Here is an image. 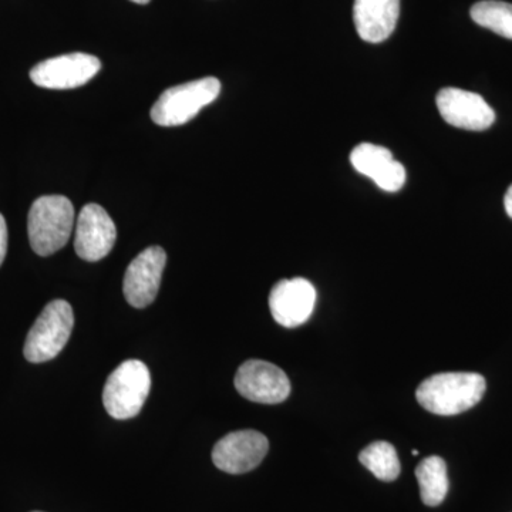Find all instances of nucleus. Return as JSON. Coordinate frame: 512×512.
<instances>
[{"instance_id":"obj_3","label":"nucleus","mask_w":512,"mask_h":512,"mask_svg":"<svg viewBox=\"0 0 512 512\" xmlns=\"http://www.w3.org/2000/svg\"><path fill=\"white\" fill-rule=\"evenodd\" d=\"M151 389L150 370L141 360H126L107 379L103 403L116 420L136 417L143 409Z\"/></svg>"},{"instance_id":"obj_2","label":"nucleus","mask_w":512,"mask_h":512,"mask_svg":"<svg viewBox=\"0 0 512 512\" xmlns=\"http://www.w3.org/2000/svg\"><path fill=\"white\" fill-rule=\"evenodd\" d=\"M73 227L74 207L69 198L63 195L37 198L29 211L30 247L37 255H53L69 242Z\"/></svg>"},{"instance_id":"obj_13","label":"nucleus","mask_w":512,"mask_h":512,"mask_svg":"<svg viewBox=\"0 0 512 512\" xmlns=\"http://www.w3.org/2000/svg\"><path fill=\"white\" fill-rule=\"evenodd\" d=\"M350 163L357 173L372 178L380 190L396 192L402 190L406 183V168L394 160L393 154L382 146L359 144L350 154Z\"/></svg>"},{"instance_id":"obj_8","label":"nucleus","mask_w":512,"mask_h":512,"mask_svg":"<svg viewBox=\"0 0 512 512\" xmlns=\"http://www.w3.org/2000/svg\"><path fill=\"white\" fill-rule=\"evenodd\" d=\"M268 450L269 441L259 431H234L215 444L212 461L225 473L244 474L258 467Z\"/></svg>"},{"instance_id":"obj_15","label":"nucleus","mask_w":512,"mask_h":512,"mask_svg":"<svg viewBox=\"0 0 512 512\" xmlns=\"http://www.w3.org/2000/svg\"><path fill=\"white\" fill-rule=\"evenodd\" d=\"M420 497L429 507H437L446 500L448 493L447 464L439 456H430L421 460L416 468Z\"/></svg>"},{"instance_id":"obj_16","label":"nucleus","mask_w":512,"mask_h":512,"mask_svg":"<svg viewBox=\"0 0 512 512\" xmlns=\"http://www.w3.org/2000/svg\"><path fill=\"white\" fill-rule=\"evenodd\" d=\"M359 460L373 476L382 481H394L402 471L396 448L387 441L369 444L360 451Z\"/></svg>"},{"instance_id":"obj_6","label":"nucleus","mask_w":512,"mask_h":512,"mask_svg":"<svg viewBox=\"0 0 512 512\" xmlns=\"http://www.w3.org/2000/svg\"><path fill=\"white\" fill-rule=\"evenodd\" d=\"M101 62L87 53H70L36 64L30 70V79L39 87L69 90L84 86L100 72Z\"/></svg>"},{"instance_id":"obj_9","label":"nucleus","mask_w":512,"mask_h":512,"mask_svg":"<svg viewBox=\"0 0 512 512\" xmlns=\"http://www.w3.org/2000/svg\"><path fill=\"white\" fill-rule=\"evenodd\" d=\"M165 264L167 254L161 247L144 249L131 261L123 281L124 296L131 306L143 309L156 301Z\"/></svg>"},{"instance_id":"obj_12","label":"nucleus","mask_w":512,"mask_h":512,"mask_svg":"<svg viewBox=\"0 0 512 512\" xmlns=\"http://www.w3.org/2000/svg\"><path fill=\"white\" fill-rule=\"evenodd\" d=\"M315 305V286L303 278L279 281L269 295L272 316L288 329L298 328L311 318Z\"/></svg>"},{"instance_id":"obj_11","label":"nucleus","mask_w":512,"mask_h":512,"mask_svg":"<svg viewBox=\"0 0 512 512\" xmlns=\"http://www.w3.org/2000/svg\"><path fill=\"white\" fill-rule=\"evenodd\" d=\"M437 109L450 126L470 131H484L493 126L494 110L477 93L447 87L437 94Z\"/></svg>"},{"instance_id":"obj_17","label":"nucleus","mask_w":512,"mask_h":512,"mask_svg":"<svg viewBox=\"0 0 512 512\" xmlns=\"http://www.w3.org/2000/svg\"><path fill=\"white\" fill-rule=\"evenodd\" d=\"M471 19L485 29L512 40V5L500 0H483L470 10Z\"/></svg>"},{"instance_id":"obj_20","label":"nucleus","mask_w":512,"mask_h":512,"mask_svg":"<svg viewBox=\"0 0 512 512\" xmlns=\"http://www.w3.org/2000/svg\"><path fill=\"white\" fill-rule=\"evenodd\" d=\"M131 2L138 3V5H147L150 0H131Z\"/></svg>"},{"instance_id":"obj_1","label":"nucleus","mask_w":512,"mask_h":512,"mask_svg":"<svg viewBox=\"0 0 512 512\" xmlns=\"http://www.w3.org/2000/svg\"><path fill=\"white\" fill-rule=\"evenodd\" d=\"M487 383L478 373H439L417 389V402L437 416H456L473 409L483 399Z\"/></svg>"},{"instance_id":"obj_14","label":"nucleus","mask_w":512,"mask_h":512,"mask_svg":"<svg viewBox=\"0 0 512 512\" xmlns=\"http://www.w3.org/2000/svg\"><path fill=\"white\" fill-rule=\"evenodd\" d=\"M400 0H355L353 22L357 35L367 43H382L396 29Z\"/></svg>"},{"instance_id":"obj_19","label":"nucleus","mask_w":512,"mask_h":512,"mask_svg":"<svg viewBox=\"0 0 512 512\" xmlns=\"http://www.w3.org/2000/svg\"><path fill=\"white\" fill-rule=\"evenodd\" d=\"M504 207L505 211H507L508 217L512 220V185L508 188L507 194H505Z\"/></svg>"},{"instance_id":"obj_18","label":"nucleus","mask_w":512,"mask_h":512,"mask_svg":"<svg viewBox=\"0 0 512 512\" xmlns=\"http://www.w3.org/2000/svg\"><path fill=\"white\" fill-rule=\"evenodd\" d=\"M8 252V225H6L5 218L0 214V266L6 258Z\"/></svg>"},{"instance_id":"obj_5","label":"nucleus","mask_w":512,"mask_h":512,"mask_svg":"<svg viewBox=\"0 0 512 512\" xmlns=\"http://www.w3.org/2000/svg\"><path fill=\"white\" fill-rule=\"evenodd\" d=\"M74 326V313L63 299L50 302L29 330L25 343L26 359L30 363H45L55 359L69 342Z\"/></svg>"},{"instance_id":"obj_7","label":"nucleus","mask_w":512,"mask_h":512,"mask_svg":"<svg viewBox=\"0 0 512 512\" xmlns=\"http://www.w3.org/2000/svg\"><path fill=\"white\" fill-rule=\"evenodd\" d=\"M238 393L251 402L278 404L291 394V382L284 370L265 360H248L235 376Z\"/></svg>"},{"instance_id":"obj_10","label":"nucleus","mask_w":512,"mask_h":512,"mask_svg":"<svg viewBox=\"0 0 512 512\" xmlns=\"http://www.w3.org/2000/svg\"><path fill=\"white\" fill-rule=\"evenodd\" d=\"M116 238V225L107 211L97 204L84 205L76 224V254L84 261H100L110 254Z\"/></svg>"},{"instance_id":"obj_4","label":"nucleus","mask_w":512,"mask_h":512,"mask_svg":"<svg viewBox=\"0 0 512 512\" xmlns=\"http://www.w3.org/2000/svg\"><path fill=\"white\" fill-rule=\"evenodd\" d=\"M220 93L221 83L215 77L170 87L151 109V119L158 126H183L197 117L204 107L217 100Z\"/></svg>"}]
</instances>
